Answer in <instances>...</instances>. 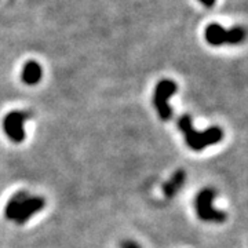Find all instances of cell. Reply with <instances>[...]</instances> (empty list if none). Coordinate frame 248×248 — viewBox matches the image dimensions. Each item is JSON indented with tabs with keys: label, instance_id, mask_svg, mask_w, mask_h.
I'll return each mask as SVG.
<instances>
[{
	"label": "cell",
	"instance_id": "6da1fadb",
	"mask_svg": "<svg viewBox=\"0 0 248 248\" xmlns=\"http://www.w3.org/2000/svg\"><path fill=\"white\" fill-rule=\"evenodd\" d=\"M178 127L181 130V133L185 135L186 145L192 149V151L200 152L205 149L210 145H215L218 142H221L223 138V131L219 127H210L205 131H197L193 128L192 119L189 115H184L179 117L178 120Z\"/></svg>",
	"mask_w": 248,
	"mask_h": 248
},
{
	"label": "cell",
	"instance_id": "7a4b0ae2",
	"mask_svg": "<svg viewBox=\"0 0 248 248\" xmlns=\"http://www.w3.org/2000/svg\"><path fill=\"white\" fill-rule=\"evenodd\" d=\"M205 40L211 46L239 45L246 39V31L241 27H233L225 29L219 24H210L205 28Z\"/></svg>",
	"mask_w": 248,
	"mask_h": 248
},
{
	"label": "cell",
	"instance_id": "3957f363",
	"mask_svg": "<svg viewBox=\"0 0 248 248\" xmlns=\"http://www.w3.org/2000/svg\"><path fill=\"white\" fill-rule=\"evenodd\" d=\"M175 93H177V84H175V81L170 79L160 80L155 89L153 104L157 110V115L163 122H167L172 117V109L169 105V99Z\"/></svg>",
	"mask_w": 248,
	"mask_h": 248
},
{
	"label": "cell",
	"instance_id": "277c9868",
	"mask_svg": "<svg viewBox=\"0 0 248 248\" xmlns=\"http://www.w3.org/2000/svg\"><path fill=\"white\" fill-rule=\"evenodd\" d=\"M214 197H215V192L210 187L202 189L199 192L195 202L197 217L204 222H217V223L225 222L226 221V214L218 211L213 207Z\"/></svg>",
	"mask_w": 248,
	"mask_h": 248
},
{
	"label": "cell",
	"instance_id": "5b68a950",
	"mask_svg": "<svg viewBox=\"0 0 248 248\" xmlns=\"http://www.w3.org/2000/svg\"><path fill=\"white\" fill-rule=\"evenodd\" d=\"M29 115L22 110H13L3 119V130L10 140L16 143H21L25 140V130H24V122L27 120Z\"/></svg>",
	"mask_w": 248,
	"mask_h": 248
},
{
	"label": "cell",
	"instance_id": "8992f818",
	"mask_svg": "<svg viewBox=\"0 0 248 248\" xmlns=\"http://www.w3.org/2000/svg\"><path fill=\"white\" fill-rule=\"evenodd\" d=\"M45 199L43 197H28L24 203L21 204L19 210L16 214L14 221L18 225H24L25 222L32 218V215L45 208Z\"/></svg>",
	"mask_w": 248,
	"mask_h": 248
},
{
	"label": "cell",
	"instance_id": "52a82bcc",
	"mask_svg": "<svg viewBox=\"0 0 248 248\" xmlns=\"http://www.w3.org/2000/svg\"><path fill=\"white\" fill-rule=\"evenodd\" d=\"M42 76H43V69L39 62L33 61V60L25 62V65L22 68V73H21V79L25 84L35 86L42 80Z\"/></svg>",
	"mask_w": 248,
	"mask_h": 248
},
{
	"label": "cell",
	"instance_id": "ba28073f",
	"mask_svg": "<svg viewBox=\"0 0 248 248\" xmlns=\"http://www.w3.org/2000/svg\"><path fill=\"white\" fill-rule=\"evenodd\" d=\"M185 178L186 172L184 170H178V171H175V174L163 185L164 196H166L167 199H172V197L178 193V190L184 186V184H185Z\"/></svg>",
	"mask_w": 248,
	"mask_h": 248
},
{
	"label": "cell",
	"instance_id": "9c48e42d",
	"mask_svg": "<svg viewBox=\"0 0 248 248\" xmlns=\"http://www.w3.org/2000/svg\"><path fill=\"white\" fill-rule=\"evenodd\" d=\"M28 197H29V195H28L27 192L21 190V192H17L16 195L10 199L9 202H7V204H6V208H4V217H6V219L14 221L16 214H17V211L19 210L21 204L24 203Z\"/></svg>",
	"mask_w": 248,
	"mask_h": 248
},
{
	"label": "cell",
	"instance_id": "30bf717a",
	"mask_svg": "<svg viewBox=\"0 0 248 248\" xmlns=\"http://www.w3.org/2000/svg\"><path fill=\"white\" fill-rule=\"evenodd\" d=\"M122 248H140V246H138L137 243H134V241L127 240V241H123V243H122Z\"/></svg>",
	"mask_w": 248,
	"mask_h": 248
},
{
	"label": "cell",
	"instance_id": "8fae6325",
	"mask_svg": "<svg viewBox=\"0 0 248 248\" xmlns=\"http://www.w3.org/2000/svg\"><path fill=\"white\" fill-rule=\"evenodd\" d=\"M199 1H202L204 6H207V7H213L217 0H199Z\"/></svg>",
	"mask_w": 248,
	"mask_h": 248
}]
</instances>
